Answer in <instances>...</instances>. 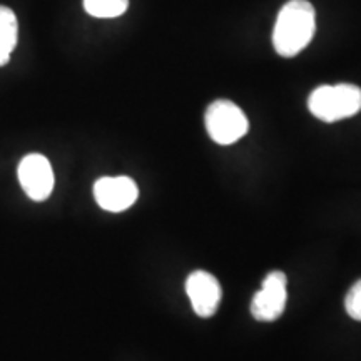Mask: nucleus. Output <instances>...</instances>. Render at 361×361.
Wrapping results in <instances>:
<instances>
[{
  "mask_svg": "<svg viewBox=\"0 0 361 361\" xmlns=\"http://www.w3.org/2000/svg\"><path fill=\"white\" fill-rule=\"evenodd\" d=\"M316 30V12L308 0H290L278 13L273 30V45L281 57L303 52Z\"/></svg>",
  "mask_w": 361,
  "mask_h": 361,
  "instance_id": "f257e3e1",
  "label": "nucleus"
},
{
  "mask_svg": "<svg viewBox=\"0 0 361 361\" xmlns=\"http://www.w3.org/2000/svg\"><path fill=\"white\" fill-rule=\"evenodd\" d=\"M308 109L323 123L348 119L361 111V89L353 84L319 85L310 94Z\"/></svg>",
  "mask_w": 361,
  "mask_h": 361,
  "instance_id": "f03ea898",
  "label": "nucleus"
},
{
  "mask_svg": "<svg viewBox=\"0 0 361 361\" xmlns=\"http://www.w3.org/2000/svg\"><path fill=\"white\" fill-rule=\"evenodd\" d=\"M204 123L209 137L221 146L238 142L250 130V123H247V117L241 111V107L231 101H226V99L209 104Z\"/></svg>",
  "mask_w": 361,
  "mask_h": 361,
  "instance_id": "7ed1b4c3",
  "label": "nucleus"
},
{
  "mask_svg": "<svg viewBox=\"0 0 361 361\" xmlns=\"http://www.w3.org/2000/svg\"><path fill=\"white\" fill-rule=\"evenodd\" d=\"M288 278L283 271H271L266 274L263 286L251 301V314L263 323H273L281 318L286 308Z\"/></svg>",
  "mask_w": 361,
  "mask_h": 361,
  "instance_id": "20e7f679",
  "label": "nucleus"
},
{
  "mask_svg": "<svg viewBox=\"0 0 361 361\" xmlns=\"http://www.w3.org/2000/svg\"><path fill=\"white\" fill-rule=\"evenodd\" d=\"M19 180L24 192L35 202H42L52 194L54 171L42 154H29L19 164Z\"/></svg>",
  "mask_w": 361,
  "mask_h": 361,
  "instance_id": "39448f33",
  "label": "nucleus"
},
{
  "mask_svg": "<svg viewBox=\"0 0 361 361\" xmlns=\"http://www.w3.org/2000/svg\"><path fill=\"white\" fill-rule=\"evenodd\" d=\"M94 197L104 211L123 213L137 201V184L128 176L117 178H101L94 184Z\"/></svg>",
  "mask_w": 361,
  "mask_h": 361,
  "instance_id": "423d86ee",
  "label": "nucleus"
},
{
  "mask_svg": "<svg viewBox=\"0 0 361 361\" xmlns=\"http://www.w3.org/2000/svg\"><path fill=\"white\" fill-rule=\"evenodd\" d=\"M186 293L191 301L194 313L201 318H211L219 308L221 284L207 271H194L186 279Z\"/></svg>",
  "mask_w": 361,
  "mask_h": 361,
  "instance_id": "0eeeda50",
  "label": "nucleus"
},
{
  "mask_svg": "<svg viewBox=\"0 0 361 361\" xmlns=\"http://www.w3.org/2000/svg\"><path fill=\"white\" fill-rule=\"evenodd\" d=\"M19 24L17 17L11 8L0 6V67L11 61V54L17 45Z\"/></svg>",
  "mask_w": 361,
  "mask_h": 361,
  "instance_id": "6e6552de",
  "label": "nucleus"
},
{
  "mask_svg": "<svg viewBox=\"0 0 361 361\" xmlns=\"http://www.w3.org/2000/svg\"><path fill=\"white\" fill-rule=\"evenodd\" d=\"M129 0H84V8L89 16L97 19H114L128 11Z\"/></svg>",
  "mask_w": 361,
  "mask_h": 361,
  "instance_id": "1a4fd4ad",
  "label": "nucleus"
},
{
  "mask_svg": "<svg viewBox=\"0 0 361 361\" xmlns=\"http://www.w3.org/2000/svg\"><path fill=\"white\" fill-rule=\"evenodd\" d=\"M345 308L355 322H361V279L350 288L345 298Z\"/></svg>",
  "mask_w": 361,
  "mask_h": 361,
  "instance_id": "9d476101",
  "label": "nucleus"
}]
</instances>
